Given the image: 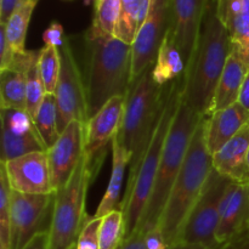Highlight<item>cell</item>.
Segmentation results:
<instances>
[{"instance_id": "cell-32", "label": "cell", "mask_w": 249, "mask_h": 249, "mask_svg": "<svg viewBox=\"0 0 249 249\" xmlns=\"http://www.w3.org/2000/svg\"><path fill=\"white\" fill-rule=\"evenodd\" d=\"M39 60L32 66L27 72V95H26V109L32 118H34L39 107L43 104L46 96V90L41 80L38 67Z\"/></svg>"}, {"instance_id": "cell-25", "label": "cell", "mask_w": 249, "mask_h": 249, "mask_svg": "<svg viewBox=\"0 0 249 249\" xmlns=\"http://www.w3.org/2000/svg\"><path fill=\"white\" fill-rule=\"evenodd\" d=\"M39 151H46V147L36 129L21 135L1 131V162Z\"/></svg>"}, {"instance_id": "cell-27", "label": "cell", "mask_w": 249, "mask_h": 249, "mask_svg": "<svg viewBox=\"0 0 249 249\" xmlns=\"http://www.w3.org/2000/svg\"><path fill=\"white\" fill-rule=\"evenodd\" d=\"M121 14V0H96L94 2V18L88 31L96 36H114Z\"/></svg>"}, {"instance_id": "cell-18", "label": "cell", "mask_w": 249, "mask_h": 249, "mask_svg": "<svg viewBox=\"0 0 249 249\" xmlns=\"http://www.w3.org/2000/svg\"><path fill=\"white\" fill-rule=\"evenodd\" d=\"M249 123L213 156V167L219 174L237 184H249Z\"/></svg>"}, {"instance_id": "cell-13", "label": "cell", "mask_w": 249, "mask_h": 249, "mask_svg": "<svg viewBox=\"0 0 249 249\" xmlns=\"http://www.w3.org/2000/svg\"><path fill=\"white\" fill-rule=\"evenodd\" d=\"M12 191L26 195L53 194L51 169L46 151L28 153L1 162Z\"/></svg>"}, {"instance_id": "cell-47", "label": "cell", "mask_w": 249, "mask_h": 249, "mask_svg": "<svg viewBox=\"0 0 249 249\" xmlns=\"http://www.w3.org/2000/svg\"><path fill=\"white\" fill-rule=\"evenodd\" d=\"M71 249H75V246H74V247H73V248H71Z\"/></svg>"}, {"instance_id": "cell-1", "label": "cell", "mask_w": 249, "mask_h": 249, "mask_svg": "<svg viewBox=\"0 0 249 249\" xmlns=\"http://www.w3.org/2000/svg\"><path fill=\"white\" fill-rule=\"evenodd\" d=\"M231 53L230 36L218 16L216 0H209L196 48L182 78V100L199 116L212 114L214 94Z\"/></svg>"}, {"instance_id": "cell-10", "label": "cell", "mask_w": 249, "mask_h": 249, "mask_svg": "<svg viewBox=\"0 0 249 249\" xmlns=\"http://www.w3.org/2000/svg\"><path fill=\"white\" fill-rule=\"evenodd\" d=\"M61 74L55 90V99L58 112V129L60 133L72 121H79L87 124L88 117L87 90L79 66L75 61L68 39L60 48Z\"/></svg>"}, {"instance_id": "cell-33", "label": "cell", "mask_w": 249, "mask_h": 249, "mask_svg": "<svg viewBox=\"0 0 249 249\" xmlns=\"http://www.w3.org/2000/svg\"><path fill=\"white\" fill-rule=\"evenodd\" d=\"M1 131L21 135L36 130L34 121L27 111L1 108Z\"/></svg>"}, {"instance_id": "cell-15", "label": "cell", "mask_w": 249, "mask_h": 249, "mask_svg": "<svg viewBox=\"0 0 249 249\" xmlns=\"http://www.w3.org/2000/svg\"><path fill=\"white\" fill-rule=\"evenodd\" d=\"M249 228V184L231 181L220 207V220L215 233L219 249L246 237Z\"/></svg>"}, {"instance_id": "cell-3", "label": "cell", "mask_w": 249, "mask_h": 249, "mask_svg": "<svg viewBox=\"0 0 249 249\" xmlns=\"http://www.w3.org/2000/svg\"><path fill=\"white\" fill-rule=\"evenodd\" d=\"M207 119L199 121L190 142L186 157L172 187L160 220L168 248L177 247L182 228L201 196L213 167V156L207 146Z\"/></svg>"}, {"instance_id": "cell-22", "label": "cell", "mask_w": 249, "mask_h": 249, "mask_svg": "<svg viewBox=\"0 0 249 249\" xmlns=\"http://www.w3.org/2000/svg\"><path fill=\"white\" fill-rule=\"evenodd\" d=\"M186 72V63L168 32L158 51L157 58L152 67V77L160 87H165L174 80L184 78Z\"/></svg>"}, {"instance_id": "cell-35", "label": "cell", "mask_w": 249, "mask_h": 249, "mask_svg": "<svg viewBox=\"0 0 249 249\" xmlns=\"http://www.w3.org/2000/svg\"><path fill=\"white\" fill-rule=\"evenodd\" d=\"M43 40L45 45L55 46L57 49L62 48L63 44L67 40L65 38V31H63L62 24L57 21L51 22L50 26L43 33Z\"/></svg>"}, {"instance_id": "cell-4", "label": "cell", "mask_w": 249, "mask_h": 249, "mask_svg": "<svg viewBox=\"0 0 249 249\" xmlns=\"http://www.w3.org/2000/svg\"><path fill=\"white\" fill-rule=\"evenodd\" d=\"M88 117L91 118L116 96H125L131 84V45L116 36L87 31Z\"/></svg>"}, {"instance_id": "cell-21", "label": "cell", "mask_w": 249, "mask_h": 249, "mask_svg": "<svg viewBox=\"0 0 249 249\" xmlns=\"http://www.w3.org/2000/svg\"><path fill=\"white\" fill-rule=\"evenodd\" d=\"M248 72L247 66L235 53H231L223 74L218 82V87L214 94L212 113L238 102L241 88Z\"/></svg>"}, {"instance_id": "cell-11", "label": "cell", "mask_w": 249, "mask_h": 249, "mask_svg": "<svg viewBox=\"0 0 249 249\" xmlns=\"http://www.w3.org/2000/svg\"><path fill=\"white\" fill-rule=\"evenodd\" d=\"M170 29V0H152L148 17L131 44V83L153 67Z\"/></svg>"}, {"instance_id": "cell-31", "label": "cell", "mask_w": 249, "mask_h": 249, "mask_svg": "<svg viewBox=\"0 0 249 249\" xmlns=\"http://www.w3.org/2000/svg\"><path fill=\"white\" fill-rule=\"evenodd\" d=\"M0 249H11V187L0 163Z\"/></svg>"}, {"instance_id": "cell-26", "label": "cell", "mask_w": 249, "mask_h": 249, "mask_svg": "<svg viewBox=\"0 0 249 249\" xmlns=\"http://www.w3.org/2000/svg\"><path fill=\"white\" fill-rule=\"evenodd\" d=\"M33 121L48 151V148H50L57 141L61 134L58 129V112L55 95L46 94Z\"/></svg>"}, {"instance_id": "cell-37", "label": "cell", "mask_w": 249, "mask_h": 249, "mask_svg": "<svg viewBox=\"0 0 249 249\" xmlns=\"http://www.w3.org/2000/svg\"><path fill=\"white\" fill-rule=\"evenodd\" d=\"M145 249H169L160 226L152 229L146 233Z\"/></svg>"}, {"instance_id": "cell-16", "label": "cell", "mask_w": 249, "mask_h": 249, "mask_svg": "<svg viewBox=\"0 0 249 249\" xmlns=\"http://www.w3.org/2000/svg\"><path fill=\"white\" fill-rule=\"evenodd\" d=\"M209 0H170L169 33L181 51L186 68L191 61Z\"/></svg>"}, {"instance_id": "cell-24", "label": "cell", "mask_w": 249, "mask_h": 249, "mask_svg": "<svg viewBox=\"0 0 249 249\" xmlns=\"http://www.w3.org/2000/svg\"><path fill=\"white\" fill-rule=\"evenodd\" d=\"M39 0H19L16 9L4 24L7 43L15 53L26 51V36L31 17Z\"/></svg>"}, {"instance_id": "cell-8", "label": "cell", "mask_w": 249, "mask_h": 249, "mask_svg": "<svg viewBox=\"0 0 249 249\" xmlns=\"http://www.w3.org/2000/svg\"><path fill=\"white\" fill-rule=\"evenodd\" d=\"M231 181L215 169L212 170L201 196L182 228L178 245H203L211 249H219L215 233L220 220L221 202Z\"/></svg>"}, {"instance_id": "cell-38", "label": "cell", "mask_w": 249, "mask_h": 249, "mask_svg": "<svg viewBox=\"0 0 249 249\" xmlns=\"http://www.w3.org/2000/svg\"><path fill=\"white\" fill-rule=\"evenodd\" d=\"M146 233L135 230L133 235L126 237L118 249H145Z\"/></svg>"}, {"instance_id": "cell-43", "label": "cell", "mask_w": 249, "mask_h": 249, "mask_svg": "<svg viewBox=\"0 0 249 249\" xmlns=\"http://www.w3.org/2000/svg\"><path fill=\"white\" fill-rule=\"evenodd\" d=\"M220 249H249V245L245 242H237V243H232L230 246H226V247H223Z\"/></svg>"}, {"instance_id": "cell-7", "label": "cell", "mask_w": 249, "mask_h": 249, "mask_svg": "<svg viewBox=\"0 0 249 249\" xmlns=\"http://www.w3.org/2000/svg\"><path fill=\"white\" fill-rule=\"evenodd\" d=\"M99 170L84 153L72 178L56 191L49 229V249H71L75 246L80 231L90 219L85 211L88 189Z\"/></svg>"}, {"instance_id": "cell-9", "label": "cell", "mask_w": 249, "mask_h": 249, "mask_svg": "<svg viewBox=\"0 0 249 249\" xmlns=\"http://www.w3.org/2000/svg\"><path fill=\"white\" fill-rule=\"evenodd\" d=\"M56 192L26 195L11 190V249H23L38 233L49 231Z\"/></svg>"}, {"instance_id": "cell-30", "label": "cell", "mask_w": 249, "mask_h": 249, "mask_svg": "<svg viewBox=\"0 0 249 249\" xmlns=\"http://www.w3.org/2000/svg\"><path fill=\"white\" fill-rule=\"evenodd\" d=\"M142 0H121V14L114 36L131 45L139 31L138 17Z\"/></svg>"}, {"instance_id": "cell-14", "label": "cell", "mask_w": 249, "mask_h": 249, "mask_svg": "<svg viewBox=\"0 0 249 249\" xmlns=\"http://www.w3.org/2000/svg\"><path fill=\"white\" fill-rule=\"evenodd\" d=\"M124 105L125 96L113 97L85 124V153L97 169L106 157L107 143L112 142L121 129Z\"/></svg>"}, {"instance_id": "cell-19", "label": "cell", "mask_w": 249, "mask_h": 249, "mask_svg": "<svg viewBox=\"0 0 249 249\" xmlns=\"http://www.w3.org/2000/svg\"><path fill=\"white\" fill-rule=\"evenodd\" d=\"M249 123V111L238 102L213 112L207 119V146L212 156Z\"/></svg>"}, {"instance_id": "cell-23", "label": "cell", "mask_w": 249, "mask_h": 249, "mask_svg": "<svg viewBox=\"0 0 249 249\" xmlns=\"http://www.w3.org/2000/svg\"><path fill=\"white\" fill-rule=\"evenodd\" d=\"M27 72L21 68L0 70V106L27 111Z\"/></svg>"}, {"instance_id": "cell-12", "label": "cell", "mask_w": 249, "mask_h": 249, "mask_svg": "<svg viewBox=\"0 0 249 249\" xmlns=\"http://www.w3.org/2000/svg\"><path fill=\"white\" fill-rule=\"evenodd\" d=\"M53 190L62 189L72 178L85 153V124L72 121L46 151Z\"/></svg>"}, {"instance_id": "cell-34", "label": "cell", "mask_w": 249, "mask_h": 249, "mask_svg": "<svg viewBox=\"0 0 249 249\" xmlns=\"http://www.w3.org/2000/svg\"><path fill=\"white\" fill-rule=\"evenodd\" d=\"M102 218H90L80 231L75 249H100V228Z\"/></svg>"}, {"instance_id": "cell-29", "label": "cell", "mask_w": 249, "mask_h": 249, "mask_svg": "<svg viewBox=\"0 0 249 249\" xmlns=\"http://www.w3.org/2000/svg\"><path fill=\"white\" fill-rule=\"evenodd\" d=\"M38 67L46 94H55L61 74L60 49L55 46L44 45V48L40 49Z\"/></svg>"}, {"instance_id": "cell-41", "label": "cell", "mask_w": 249, "mask_h": 249, "mask_svg": "<svg viewBox=\"0 0 249 249\" xmlns=\"http://www.w3.org/2000/svg\"><path fill=\"white\" fill-rule=\"evenodd\" d=\"M238 104L249 111V72L246 75L245 82H243L242 88H241L240 96H238Z\"/></svg>"}, {"instance_id": "cell-42", "label": "cell", "mask_w": 249, "mask_h": 249, "mask_svg": "<svg viewBox=\"0 0 249 249\" xmlns=\"http://www.w3.org/2000/svg\"><path fill=\"white\" fill-rule=\"evenodd\" d=\"M173 249H211L203 245H178Z\"/></svg>"}, {"instance_id": "cell-5", "label": "cell", "mask_w": 249, "mask_h": 249, "mask_svg": "<svg viewBox=\"0 0 249 249\" xmlns=\"http://www.w3.org/2000/svg\"><path fill=\"white\" fill-rule=\"evenodd\" d=\"M202 118L203 117L196 113L182 97L180 99L169 133L165 139L152 192L136 230L147 233L160 225L168 197L181 169L195 130Z\"/></svg>"}, {"instance_id": "cell-45", "label": "cell", "mask_w": 249, "mask_h": 249, "mask_svg": "<svg viewBox=\"0 0 249 249\" xmlns=\"http://www.w3.org/2000/svg\"><path fill=\"white\" fill-rule=\"evenodd\" d=\"M247 163H248V167H249V151H248V156H247Z\"/></svg>"}, {"instance_id": "cell-36", "label": "cell", "mask_w": 249, "mask_h": 249, "mask_svg": "<svg viewBox=\"0 0 249 249\" xmlns=\"http://www.w3.org/2000/svg\"><path fill=\"white\" fill-rule=\"evenodd\" d=\"M15 51L7 43L4 24H0V70H6L14 60Z\"/></svg>"}, {"instance_id": "cell-48", "label": "cell", "mask_w": 249, "mask_h": 249, "mask_svg": "<svg viewBox=\"0 0 249 249\" xmlns=\"http://www.w3.org/2000/svg\"><path fill=\"white\" fill-rule=\"evenodd\" d=\"M95 1H96V0H94V2H95Z\"/></svg>"}, {"instance_id": "cell-39", "label": "cell", "mask_w": 249, "mask_h": 249, "mask_svg": "<svg viewBox=\"0 0 249 249\" xmlns=\"http://www.w3.org/2000/svg\"><path fill=\"white\" fill-rule=\"evenodd\" d=\"M19 0H0V24H5L16 9Z\"/></svg>"}, {"instance_id": "cell-46", "label": "cell", "mask_w": 249, "mask_h": 249, "mask_svg": "<svg viewBox=\"0 0 249 249\" xmlns=\"http://www.w3.org/2000/svg\"><path fill=\"white\" fill-rule=\"evenodd\" d=\"M66 1H72V0H66Z\"/></svg>"}, {"instance_id": "cell-20", "label": "cell", "mask_w": 249, "mask_h": 249, "mask_svg": "<svg viewBox=\"0 0 249 249\" xmlns=\"http://www.w3.org/2000/svg\"><path fill=\"white\" fill-rule=\"evenodd\" d=\"M112 172L111 178H109L108 186H107L106 192L100 202L99 207L96 209L94 218H104L112 211L119 208L121 204V194L122 187H123L124 175H125V169L128 165H130L131 156L129 155L128 151L119 143L117 138L112 140Z\"/></svg>"}, {"instance_id": "cell-28", "label": "cell", "mask_w": 249, "mask_h": 249, "mask_svg": "<svg viewBox=\"0 0 249 249\" xmlns=\"http://www.w3.org/2000/svg\"><path fill=\"white\" fill-rule=\"evenodd\" d=\"M125 240L124 213L119 208L105 215L100 228V249H118Z\"/></svg>"}, {"instance_id": "cell-2", "label": "cell", "mask_w": 249, "mask_h": 249, "mask_svg": "<svg viewBox=\"0 0 249 249\" xmlns=\"http://www.w3.org/2000/svg\"><path fill=\"white\" fill-rule=\"evenodd\" d=\"M165 94L167 85L160 87L155 82L152 68L134 80L126 92L123 121L116 138L131 156V160L125 194L119 207L123 206L130 196L139 165L162 113Z\"/></svg>"}, {"instance_id": "cell-17", "label": "cell", "mask_w": 249, "mask_h": 249, "mask_svg": "<svg viewBox=\"0 0 249 249\" xmlns=\"http://www.w3.org/2000/svg\"><path fill=\"white\" fill-rule=\"evenodd\" d=\"M216 11L230 36L232 53L249 70V0H216Z\"/></svg>"}, {"instance_id": "cell-6", "label": "cell", "mask_w": 249, "mask_h": 249, "mask_svg": "<svg viewBox=\"0 0 249 249\" xmlns=\"http://www.w3.org/2000/svg\"><path fill=\"white\" fill-rule=\"evenodd\" d=\"M181 90L182 78L174 80L167 85L164 106H163L162 113L158 119L155 131H153L152 139H151L145 151V155L139 165L138 174H136L130 196L128 197L123 206L119 207V209L124 213L125 238L133 235L134 231L136 230L139 221L145 211L146 204L150 199L165 139L169 133L172 121L174 118L178 106H179L180 99H181Z\"/></svg>"}, {"instance_id": "cell-44", "label": "cell", "mask_w": 249, "mask_h": 249, "mask_svg": "<svg viewBox=\"0 0 249 249\" xmlns=\"http://www.w3.org/2000/svg\"><path fill=\"white\" fill-rule=\"evenodd\" d=\"M238 242H245V243H248V245H249V228H248V232H247V235H246V237L242 238L241 241H238ZM236 243H237V242H236Z\"/></svg>"}, {"instance_id": "cell-40", "label": "cell", "mask_w": 249, "mask_h": 249, "mask_svg": "<svg viewBox=\"0 0 249 249\" xmlns=\"http://www.w3.org/2000/svg\"><path fill=\"white\" fill-rule=\"evenodd\" d=\"M23 249H49V231L38 233Z\"/></svg>"}]
</instances>
